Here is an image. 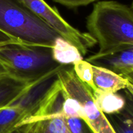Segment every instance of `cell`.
<instances>
[{"instance_id": "obj_1", "label": "cell", "mask_w": 133, "mask_h": 133, "mask_svg": "<svg viewBox=\"0 0 133 133\" xmlns=\"http://www.w3.org/2000/svg\"><path fill=\"white\" fill-rule=\"evenodd\" d=\"M87 27L99 45L96 55L133 47V11L127 5L116 1L96 3L87 17Z\"/></svg>"}, {"instance_id": "obj_2", "label": "cell", "mask_w": 133, "mask_h": 133, "mask_svg": "<svg viewBox=\"0 0 133 133\" xmlns=\"http://www.w3.org/2000/svg\"><path fill=\"white\" fill-rule=\"evenodd\" d=\"M61 37L22 0H0V44L17 43L52 48Z\"/></svg>"}, {"instance_id": "obj_3", "label": "cell", "mask_w": 133, "mask_h": 133, "mask_svg": "<svg viewBox=\"0 0 133 133\" xmlns=\"http://www.w3.org/2000/svg\"><path fill=\"white\" fill-rule=\"evenodd\" d=\"M0 61L9 76L32 83L66 65L57 63L52 48L17 43L0 44Z\"/></svg>"}, {"instance_id": "obj_4", "label": "cell", "mask_w": 133, "mask_h": 133, "mask_svg": "<svg viewBox=\"0 0 133 133\" xmlns=\"http://www.w3.org/2000/svg\"><path fill=\"white\" fill-rule=\"evenodd\" d=\"M57 77L66 94L76 100L82 108L83 118L94 133H115L106 115L99 110L94 101L92 89L78 79L71 65L57 73Z\"/></svg>"}, {"instance_id": "obj_5", "label": "cell", "mask_w": 133, "mask_h": 133, "mask_svg": "<svg viewBox=\"0 0 133 133\" xmlns=\"http://www.w3.org/2000/svg\"><path fill=\"white\" fill-rule=\"evenodd\" d=\"M37 16L56 31L62 38L75 47L84 56L97 42L88 32H81L65 20L57 9L44 0H22Z\"/></svg>"}, {"instance_id": "obj_6", "label": "cell", "mask_w": 133, "mask_h": 133, "mask_svg": "<svg viewBox=\"0 0 133 133\" xmlns=\"http://www.w3.org/2000/svg\"><path fill=\"white\" fill-rule=\"evenodd\" d=\"M94 66L105 68L119 75L133 72V47L105 56L92 55L86 60Z\"/></svg>"}, {"instance_id": "obj_7", "label": "cell", "mask_w": 133, "mask_h": 133, "mask_svg": "<svg viewBox=\"0 0 133 133\" xmlns=\"http://www.w3.org/2000/svg\"><path fill=\"white\" fill-rule=\"evenodd\" d=\"M92 70L94 84L97 89L105 92H118L125 90L128 86L125 79L111 70L94 65Z\"/></svg>"}, {"instance_id": "obj_8", "label": "cell", "mask_w": 133, "mask_h": 133, "mask_svg": "<svg viewBox=\"0 0 133 133\" xmlns=\"http://www.w3.org/2000/svg\"><path fill=\"white\" fill-rule=\"evenodd\" d=\"M31 116V112L14 101L9 106L0 110V133H10L18 125Z\"/></svg>"}, {"instance_id": "obj_9", "label": "cell", "mask_w": 133, "mask_h": 133, "mask_svg": "<svg viewBox=\"0 0 133 133\" xmlns=\"http://www.w3.org/2000/svg\"><path fill=\"white\" fill-rule=\"evenodd\" d=\"M20 126L23 133H70L61 115L41 118Z\"/></svg>"}, {"instance_id": "obj_10", "label": "cell", "mask_w": 133, "mask_h": 133, "mask_svg": "<svg viewBox=\"0 0 133 133\" xmlns=\"http://www.w3.org/2000/svg\"><path fill=\"white\" fill-rule=\"evenodd\" d=\"M94 101L99 110L105 115L119 112L126 105V98L117 92H109L97 89L92 91Z\"/></svg>"}, {"instance_id": "obj_11", "label": "cell", "mask_w": 133, "mask_h": 133, "mask_svg": "<svg viewBox=\"0 0 133 133\" xmlns=\"http://www.w3.org/2000/svg\"><path fill=\"white\" fill-rule=\"evenodd\" d=\"M125 90L124 109L116 114L106 116L115 133H133V97Z\"/></svg>"}, {"instance_id": "obj_12", "label": "cell", "mask_w": 133, "mask_h": 133, "mask_svg": "<svg viewBox=\"0 0 133 133\" xmlns=\"http://www.w3.org/2000/svg\"><path fill=\"white\" fill-rule=\"evenodd\" d=\"M31 83L17 80L9 75L0 77V109L9 106Z\"/></svg>"}, {"instance_id": "obj_13", "label": "cell", "mask_w": 133, "mask_h": 133, "mask_svg": "<svg viewBox=\"0 0 133 133\" xmlns=\"http://www.w3.org/2000/svg\"><path fill=\"white\" fill-rule=\"evenodd\" d=\"M53 59L61 65H74L83 60V56L74 45L62 37L56 39L52 48Z\"/></svg>"}, {"instance_id": "obj_14", "label": "cell", "mask_w": 133, "mask_h": 133, "mask_svg": "<svg viewBox=\"0 0 133 133\" xmlns=\"http://www.w3.org/2000/svg\"><path fill=\"white\" fill-rule=\"evenodd\" d=\"M73 66L74 71L78 79L90 87L93 91L96 90L97 88L95 87L93 81L92 65L87 61L82 60Z\"/></svg>"}, {"instance_id": "obj_15", "label": "cell", "mask_w": 133, "mask_h": 133, "mask_svg": "<svg viewBox=\"0 0 133 133\" xmlns=\"http://www.w3.org/2000/svg\"><path fill=\"white\" fill-rule=\"evenodd\" d=\"M62 116L66 118H83V112L80 104L67 94L62 108Z\"/></svg>"}, {"instance_id": "obj_16", "label": "cell", "mask_w": 133, "mask_h": 133, "mask_svg": "<svg viewBox=\"0 0 133 133\" xmlns=\"http://www.w3.org/2000/svg\"><path fill=\"white\" fill-rule=\"evenodd\" d=\"M70 133H94L84 119L64 117Z\"/></svg>"}, {"instance_id": "obj_17", "label": "cell", "mask_w": 133, "mask_h": 133, "mask_svg": "<svg viewBox=\"0 0 133 133\" xmlns=\"http://www.w3.org/2000/svg\"><path fill=\"white\" fill-rule=\"evenodd\" d=\"M55 2L70 9H75L80 6H87L96 0H53Z\"/></svg>"}, {"instance_id": "obj_18", "label": "cell", "mask_w": 133, "mask_h": 133, "mask_svg": "<svg viewBox=\"0 0 133 133\" xmlns=\"http://www.w3.org/2000/svg\"><path fill=\"white\" fill-rule=\"evenodd\" d=\"M121 76L125 79L128 82V86L125 90H127L129 92L130 94L133 97V72L125 74V75H122Z\"/></svg>"}, {"instance_id": "obj_19", "label": "cell", "mask_w": 133, "mask_h": 133, "mask_svg": "<svg viewBox=\"0 0 133 133\" xmlns=\"http://www.w3.org/2000/svg\"><path fill=\"white\" fill-rule=\"evenodd\" d=\"M5 75H8L7 71H6V69L4 67L3 65L2 64L1 61H0V77L5 76Z\"/></svg>"}, {"instance_id": "obj_20", "label": "cell", "mask_w": 133, "mask_h": 133, "mask_svg": "<svg viewBox=\"0 0 133 133\" xmlns=\"http://www.w3.org/2000/svg\"><path fill=\"white\" fill-rule=\"evenodd\" d=\"M10 133H23V129H22V126H18V127H16V128Z\"/></svg>"}, {"instance_id": "obj_21", "label": "cell", "mask_w": 133, "mask_h": 133, "mask_svg": "<svg viewBox=\"0 0 133 133\" xmlns=\"http://www.w3.org/2000/svg\"><path fill=\"white\" fill-rule=\"evenodd\" d=\"M131 9H132V11H133V0H132V4H131Z\"/></svg>"}, {"instance_id": "obj_22", "label": "cell", "mask_w": 133, "mask_h": 133, "mask_svg": "<svg viewBox=\"0 0 133 133\" xmlns=\"http://www.w3.org/2000/svg\"><path fill=\"white\" fill-rule=\"evenodd\" d=\"M0 110H1V109H0Z\"/></svg>"}]
</instances>
